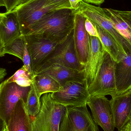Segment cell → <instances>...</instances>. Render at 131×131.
Listing matches in <instances>:
<instances>
[{"instance_id": "6da1fadb", "label": "cell", "mask_w": 131, "mask_h": 131, "mask_svg": "<svg viewBox=\"0 0 131 131\" xmlns=\"http://www.w3.org/2000/svg\"><path fill=\"white\" fill-rule=\"evenodd\" d=\"M75 16V10L72 8L50 12L28 28L23 35H37L63 42L74 30Z\"/></svg>"}, {"instance_id": "7a4b0ae2", "label": "cell", "mask_w": 131, "mask_h": 131, "mask_svg": "<svg viewBox=\"0 0 131 131\" xmlns=\"http://www.w3.org/2000/svg\"><path fill=\"white\" fill-rule=\"evenodd\" d=\"M40 101V111L32 119L31 118V131H60L66 107L55 103L51 93L43 94Z\"/></svg>"}, {"instance_id": "3957f363", "label": "cell", "mask_w": 131, "mask_h": 131, "mask_svg": "<svg viewBox=\"0 0 131 131\" xmlns=\"http://www.w3.org/2000/svg\"><path fill=\"white\" fill-rule=\"evenodd\" d=\"M74 30L33 71L34 76L53 64L83 71L78 60L73 38Z\"/></svg>"}, {"instance_id": "277c9868", "label": "cell", "mask_w": 131, "mask_h": 131, "mask_svg": "<svg viewBox=\"0 0 131 131\" xmlns=\"http://www.w3.org/2000/svg\"><path fill=\"white\" fill-rule=\"evenodd\" d=\"M116 62L105 51L100 70L93 82L89 86L91 96L117 95L115 75Z\"/></svg>"}, {"instance_id": "5b68a950", "label": "cell", "mask_w": 131, "mask_h": 131, "mask_svg": "<svg viewBox=\"0 0 131 131\" xmlns=\"http://www.w3.org/2000/svg\"><path fill=\"white\" fill-rule=\"evenodd\" d=\"M75 12L82 15L110 33L119 43L126 54L131 52V45L117 30L104 8L82 1Z\"/></svg>"}, {"instance_id": "8992f818", "label": "cell", "mask_w": 131, "mask_h": 131, "mask_svg": "<svg viewBox=\"0 0 131 131\" xmlns=\"http://www.w3.org/2000/svg\"><path fill=\"white\" fill-rule=\"evenodd\" d=\"M87 105L66 107L60 131H99Z\"/></svg>"}, {"instance_id": "52a82bcc", "label": "cell", "mask_w": 131, "mask_h": 131, "mask_svg": "<svg viewBox=\"0 0 131 131\" xmlns=\"http://www.w3.org/2000/svg\"><path fill=\"white\" fill-rule=\"evenodd\" d=\"M30 86L22 87L15 82L4 81L0 84V116L7 125L11 115L18 101L27 102Z\"/></svg>"}, {"instance_id": "ba28073f", "label": "cell", "mask_w": 131, "mask_h": 131, "mask_svg": "<svg viewBox=\"0 0 131 131\" xmlns=\"http://www.w3.org/2000/svg\"><path fill=\"white\" fill-rule=\"evenodd\" d=\"M51 95L55 103L65 107L87 105L90 97L86 81L68 82Z\"/></svg>"}, {"instance_id": "9c48e42d", "label": "cell", "mask_w": 131, "mask_h": 131, "mask_svg": "<svg viewBox=\"0 0 131 131\" xmlns=\"http://www.w3.org/2000/svg\"><path fill=\"white\" fill-rule=\"evenodd\" d=\"M58 7L48 4L47 0H31L15 8L21 35L28 28L40 20L47 13L59 10Z\"/></svg>"}, {"instance_id": "30bf717a", "label": "cell", "mask_w": 131, "mask_h": 131, "mask_svg": "<svg viewBox=\"0 0 131 131\" xmlns=\"http://www.w3.org/2000/svg\"><path fill=\"white\" fill-rule=\"evenodd\" d=\"M24 36L30 58L32 72L34 69L62 42L52 40L37 35Z\"/></svg>"}, {"instance_id": "8fae6325", "label": "cell", "mask_w": 131, "mask_h": 131, "mask_svg": "<svg viewBox=\"0 0 131 131\" xmlns=\"http://www.w3.org/2000/svg\"><path fill=\"white\" fill-rule=\"evenodd\" d=\"M86 19V18L81 14L75 13L73 33L74 45L77 58L83 70L88 61L91 49L90 36L85 27Z\"/></svg>"}, {"instance_id": "7c38bea8", "label": "cell", "mask_w": 131, "mask_h": 131, "mask_svg": "<svg viewBox=\"0 0 131 131\" xmlns=\"http://www.w3.org/2000/svg\"><path fill=\"white\" fill-rule=\"evenodd\" d=\"M94 122L104 131H114L115 127L110 100L105 96H91L87 102Z\"/></svg>"}, {"instance_id": "4fadbf2b", "label": "cell", "mask_w": 131, "mask_h": 131, "mask_svg": "<svg viewBox=\"0 0 131 131\" xmlns=\"http://www.w3.org/2000/svg\"><path fill=\"white\" fill-rule=\"evenodd\" d=\"M110 102L115 127L120 130L131 120V90L112 97Z\"/></svg>"}, {"instance_id": "5bb4252c", "label": "cell", "mask_w": 131, "mask_h": 131, "mask_svg": "<svg viewBox=\"0 0 131 131\" xmlns=\"http://www.w3.org/2000/svg\"><path fill=\"white\" fill-rule=\"evenodd\" d=\"M90 54L84 69L88 87L95 79L104 60L105 50L98 38L90 36Z\"/></svg>"}, {"instance_id": "9a60e30c", "label": "cell", "mask_w": 131, "mask_h": 131, "mask_svg": "<svg viewBox=\"0 0 131 131\" xmlns=\"http://www.w3.org/2000/svg\"><path fill=\"white\" fill-rule=\"evenodd\" d=\"M39 73H44L50 75L61 86L68 82H82L86 81L84 70L79 71L60 64H52L38 74Z\"/></svg>"}, {"instance_id": "2e32d148", "label": "cell", "mask_w": 131, "mask_h": 131, "mask_svg": "<svg viewBox=\"0 0 131 131\" xmlns=\"http://www.w3.org/2000/svg\"><path fill=\"white\" fill-rule=\"evenodd\" d=\"M21 35L16 12L13 10L4 13L0 20V37L4 47Z\"/></svg>"}, {"instance_id": "e0dca14e", "label": "cell", "mask_w": 131, "mask_h": 131, "mask_svg": "<svg viewBox=\"0 0 131 131\" xmlns=\"http://www.w3.org/2000/svg\"><path fill=\"white\" fill-rule=\"evenodd\" d=\"M115 75L117 95L131 90V52L116 63Z\"/></svg>"}, {"instance_id": "ac0fdd59", "label": "cell", "mask_w": 131, "mask_h": 131, "mask_svg": "<svg viewBox=\"0 0 131 131\" xmlns=\"http://www.w3.org/2000/svg\"><path fill=\"white\" fill-rule=\"evenodd\" d=\"M5 131H31L30 116L26 111L24 100H19L15 105Z\"/></svg>"}, {"instance_id": "d6986e66", "label": "cell", "mask_w": 131, "mask_h": 131, "mask_svg": "<svg viewBox=\"0 0 131 131\" xmlns=\"http://www.w3.org/2000/svg\"><path fill=\"white\" fill-rule=\"evenodd\" d=\"M104 9L117 30L131 45V11Z\"/></svg>"}, {"instance_id": "ffe728a7", "label": "cell", "mask_w": 131, "mask_h": 131, "mask_svg": "<svg viewBox=\"0 0 131 131\" xmlns=\"http://www.w3.org/2000/svg\"><path fill=\"white\" fill-rule=\"evenodd\" d=\"M93 23L105 50L116 63L121 61L127 55L124 49L111 34L97 25Z\"/></svg>"}, {"instance_id": "44dd1931", "label": "cell", "mask_w": 131, "mask_h": 131, "mask_svg": "<svg viewBox=\"0 0 131 131\" xmlns=\"http://www.w3.org/2000/svg\"><path fill=\"white\" fill-rule=\"evenodd\" d=\"M32 83L40 97L44 94L58 91L61 87L55 79L44 73H39L35 75L32 78Z\"/></svg>"}, {"instance_id": "7402d4cb", "label": "cell", "mask_w": 131, "mask_h": 131, "mask_svg": "<svg viewBox=\"0 0 131 131\" xmlns=\"http://www.w3.org/2000/svg\"><path fill=\"white\" fill-rule=\"evenodd\" d=\"M26 41L21 35L4 47V53L14 55L23 60Z\"/></svg>"}, {"instance_id": "603a6c76", "label": "cell", "mask_w": 131, "mask_h": 131, "mask_svg": "<svg viewBox=\"0 0 131 131\" xmlns=\"http://www.w3.org/2000/svg\"><path fill=\"white\" fill-rule=\"evenodd\" d=\"M41 97L35 90L33 83L30 86L25 108L28 114L30 117L36 116L40 111L41 107Z\"/></svg>"}, {"instance_id": "cb8c5ba5", "label": "cell", "mask_w": 131, "mask_h": 131, "mask_svg": "<svg viewBox=\"0 0 131 131\" xmlns=\"http://www.w3.org/2000/svg\"><path fill=\"white\" fill-rule=\"evenodd\" d=\"M15 82L21 87H30L32 83V77L28 72L25 71L19 75Z\"/></svg>"}, {"instance_id": "d4e9b609", "label": "cell", "mask_w": 131, "mask_h": 131, "mask_svg": "<svg viewBox=\"0 0 131 131\" xmlns=\"http://www.w3.org/2000/svg\"><path fill=\"white\" fill-rule=\"evenodd\" d=\"M22 61L24 63V66H22V68H23L24 69L26 70L28 72L33 78L34 75L33 72H32V69H31L30 58L29 52H28V50L27 45L26 41L25 43L24 57H23Z\"/></svg>"}, {"instance_id": "484cf974", "label": "cell", "mask_w": 131, "mask_h": 131, "mask_svg": "<svg viewBox=\"0 0 131 131\" xmlns=\"http://www.w3.org/2000/svg\"><path fill=\"white\" fill-rule=\"evenodd\" d=\"M47 2L48 4L56 6L60 9L72 8L69 0H47Z\"/></svg>"}, {"instance_id": "4316f807", "label": "cell", "mask_w": 131, "mask_h": 131, "mask_svg": "<svg viewBox=\"0 0 131 131\" xmlns=\"http://www.w3.org/2000/svg\"><path fill=\"white\" fill-rule=\"evenodd\" d=\"M85 30L90 36L99 38V35L92 21L86 18L85 22Z\"/></svg>"}, {"instance_id": "83f0119b", "label": "cell", "mask_w": 131, "mask_h": 131, "mask_svg": "<svg viewBox=\"0 0 131 131\" xmlns=\"http://www.w3.org/2000/svg\"><path fill=\"white\" fill-rule=\"evenodd\" d=\"M7 12L12 11L16 8L19 0H4Z\"/></svg>"}, {"instance_id": "f1b7e54d", "label": "cell", "mask_w": 131, "mask_h": 131, "mask_svg": "<svg viewBox=\"0 0 131 131\" xmlns=\"http://www.w3.org/2000/svg\"><path fill=\"white\" fill-rule=\"evenodd\" d=\"M71 8L76 10L79 6V4L83 0H69Z\"/></svg>"}, {"instance_id": "f546056e", "label": "cell", "mask_w": 131, "mask_h": 131, "mask_svg": "<svg viewBox=\"0 0 131 131\" xmlns=\"http://www.w3.org/2000/svg\"><path fill=\"white\" fill-rule=\"evenodd\" d=\"M105 0H83L84 2L86 3H91L96 5H99L104 3Z\"/></svg>"}, {"instance_id": "4dcf8cb0", "label": "cell", "mask_w": 131, "mask_h": 131, "mask_svg": "<svg viewBox=\"0 0 131 131\" xmlns=\"http://www.w3.org/2000/svg\"><path fill=\"white\" fill-rule=\"evenodd\" d=\"M6 125L4 120L0 116V131H5Z\"/></svg>"}, {"instance_id": "1f68e13d", "label": "cell", "mask_w": 131, "mask_h": 131, "mask_svg": "<svg viewBox=\"0 0 131 131\" xmlns=\"http://www.w3.org/2000/svg\"><path fill=\"white\" fill-rule=\"evenodd\" d=\"M7 74L6 69H5L0 68V81L4 79V78Z\"/></svg>"}, {"instance_id": "d6a6232c", "label": "cell", "mask_w": 131, "mask_h": 131, "mask_svg": "<svg viewBox=\"0 0 131 131\" xmlns=\"http://www.w3.org/2000/svg\"><path fill=\"white\" fill-rule=\"evenodd\" d=\"M118 131H131V120L122 129Z\"/></svg>"}, {"instance_id": "836d02e7", "label": "cell", "mask_w": 131, "mask_h": 131, "mask_svg": "<svg viewBox=\"0 0 131 131\" xmlns=\"http://www.w3.org/2000/svg\"><path fill=\"white\" fill-rule=\"evenodd\" d=\"M5 54L4 53V46L0 37V57H4Z\"/></svg>"}, {"instance_id": "e575fe53", "label": "cell", "mask_w": 131, "mask_h": 131, "mask_svg": "<svg viewBox=\"0 0 131 131\" xmlns=\"http://www.w3.org/2000/svg\"><path fill=\"white\" fill-rule=\"evenodd\" d=\"M30 1H31V0H19V2H18L17 5L16 7L22 5L24 4H26L27 2H28Z\"/></svg>"}, {"instance_id": "d590c367", "label": "cell", "mask_w": 131, "mask_h": 131, "mask_svg": "<svg viewBox=\"0 0 131 131\" xmlns=\"http://www.w3.org/2000/svg\"><path fill=\"white\" fill-rule=\"evenodd\" d=\"M5 2L4 0H0V7H5Z\"/></svg>"}, {"instance_id": "8d00e7d4", "label": "cell", "mask_w": 131, "mask_h": 131, "mask_svg": "<svg viewBox=\"0 0 131 131\" xmlns=\"http://www.w3.org/2000/svg\"><path fill=\"white\" fill-rule=\"evenodd\" d=\"M4 13H0V20H1L2 18L4 17Z\"/></svg>"}]
</instances>
